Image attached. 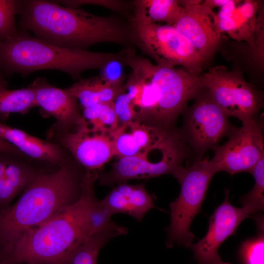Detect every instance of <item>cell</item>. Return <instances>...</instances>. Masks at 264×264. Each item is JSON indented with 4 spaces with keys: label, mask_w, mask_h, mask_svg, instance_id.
Masks as SVG:
<instances>
[{
    "label": "cell",
    "mask_w": 264,
    "mask_h": 264,
    "mask_svg": "<svg viewBox=\"0 0 264 264\" xmlns=\"http://www.w3.org/2000/svg\"><path fill=\"white\" fill-rule=\"evenodd\" d=\"M20 31L66 48L86 49L101 43L131 48L129 22L116 16H99L78 8L63 6L53 1L16 0Z\"/></svg>",
    "instance_id": "1"
},
{
    "label": "cell",
    "mask_w": 264,
    "mask_h": 264,
    "mask_svg": "<svg viewBox=\"0 0 264 264\" xmlns=\"http://www.w3.org/2000/svg\"><path fill=\"white\" fill-rule=\"evenodd\" d=\"M132 49L126 50L122 62L132 69L136 85L132 98L134 121L176 129L178 117L203 88L201 75L153 64Z\"/></svg>",
    "instance_id": "2"
},
{
    "label": "cell",
    "mask_w": 264,
    "mask_h": 264,
    "mask_svg": "<svg viewBox=\"0 0 264 264\" xmlns=\"http://www.w3.org/2000/svg\"><path fill=\"white\" fill-rule=\"evenodd\" d=\"M96 172H86L78 199L42 225L23 235L1 255L4 264H66L78 247L89 237L87 220L96 198Z\"/></svg>",
    "instance_id": "3"
},
{
    "label": "cell",
    "mask_w": 264,
    "mask_h": 264,
    "mask_svg": "<svg viewBox=\"0 0 264 264\" xmlns=\"http://www.w3.org/2000/svg\"><path fill=\"white\" fill-rule=\"evenodd\" d=\"M77 165L72 158L55 172H38L19 199L0 210V255L78 199L86 173L80 175Z\"/></svg>",
    "instance_id": "4"
},
{
    "label": "cell",
    "mask_w": 264,
    "mask_h": 264,
    "mask_svg": "<svg viewBox=\"0 0 264 264\" xmlns=\"http://www.w3.org/2000/svg\"><path fill=\"white\" fill-rule=\"evenodd\" d=\"M19 36L0 41V69L26 77L36 71L53 69L75 80L88 69H101L111 60L122 59L123 52H92L56 46L20 31Z\"/></svg>",
    "instance_id": "5"
},
{
    "label": "cell",
    "mask_w": 264,
    "mask_h": 264,
    "mask_svg": "<svg viewBox=\"0 0 264 264\" xmlns=\"http://www.w3.org/2000/svg\"><path fill=\"white\" fill-rule=\"evenodd\" d=\"M217 173L208 159L194 161L191 165L177 168L172 175L179 182V196L170 204L171 223L167 228V247L176 243L188 247L195 236L190 231L191 223L200 210L208 188Z\"/></svg>",
    "instance_id": "6"
},
{
    "label": "cell",
    "mask_w": 264,
    "mask_h": 264,
    "mask_svg": "<svg viewBox=\"0 0 264 264\" xmlns=\"http://www.w3.org/2000/svg\"><path fill=\"white\" fill-rule=\"evenodd\" d=\"M133 44L151 57L155 64L180 66L198 75L206 63L188 40L174 26L147 23L130 19Z\"/></svg>",
    "instance_id": "7"
},
{
    "label": "cell",
    "mask_w": 264,
    "mask_h": 264,
    "mask_svg": "<svg viewBox=\"0 0 264 264\" xmlns=\"http://www.w3.org/2000/svg\"><path fill=\"white\" fill-rule=\"evenodd\" d=\"M194 99L193 104L182 112L183 123L178 130L194 155V161H197L202 159L208 151L218 146L235 127L207 89L203 87Z\"/></svg>",
    "instance_id": "8"
},
{
    "label": "cell",
    "mask_w": 264,
    "mask_h": 264,
    "mask_svg": "<svg viewBox=\"0 0 264 264\" xmlns=\"http://www.w3.org/2000/svg\"><path fill=\"white\" fill-rule=\"evenodd\" d=\"M201 78L203 87L228 117L243 122L258 116L263 109L262 92L239 70L216 66L201 74Z\"/></svg>",
    "instance_id": "9"
},
{
    "label": "cell",
    "mask_w": 264,
    "mask_h": 264,
    "mask_svg": "<svg viewBox=\"0 0 264 264\" xmlns=\"http://www.w3.org/2000/svg\"><path fill=\"white\" fill-rule=\"evenodd\" d=\"M242 123L241 127H235L226 142L213 149L214 155L208 162L216 173H251L264 156L263 116L258 115Z\"/></svg>",
    "instance_id": "10"
},
{
    "label": "cell",
    "mask_w": 264,
    "mask_h": 264,
    "mask_svg": "<svg viewBox=\"0 0 264 264\" xmlns=\"http://www.w3.org/2000/svg\"><path fill=\"white\" fill-rule=\"evenodd\" d=\"M49 140L65 149L86 172H97L115 156L110 134L92 130L86 123L70 132L49 130Z\"/></svg>",
    "instance_id": "11"
},
{
    "label": "cell",
    "mask_w": 264,
    "mask_h": 264,
    "mask_svg": "<svg viewBox=\"0 0 264 264\" xmlns=\"http://www.w3.org/2000/svg\"><path fill=\"white\" fill-rule=\"evenodd\" d=\"M222 203L210 218L206 235L196 243L189 246L198 264H231L222 261L218 250L230 236L236 234L242 222L250 217L243 207L233 206L229 201V190L225 192Z\"/></svg>",
    "instance_id": "12"
},
{
    "label": "cell",
    "mask_w": 264,
    "mask_h": 264,
    "mask_svg": "<svg viewBox=\"0 0 264 264\" xmlns=\"http://www.w3.org/2000/svg\"><path fill=\"white\" fill-rule=\"evenodd\" d=\"M182 10L173 25L191 43L207 63L213 56L222 41L212 20L213 10L201 0H182Z\"/></svg>",
    "instance_id": "13"
},
{
    "label": "cell",
    "mask_w": 264,
    "mask_h": 264,
    "mask_svg": "<svg viewBox=\"0 0 264 264\" xmlns=\"http://www.w3.org/2000/svg\"><path fill=\"white\" fill-rule=\"evenodd\" d=\"M28 87L34 92L37 106L55 119L50 130L70 132L86 124L77 99L66 88L52 86L44 77L36 78Z\"/></svg>",
    "instance_id": "14"
},
{
    "label": "cell",
    "mask_w": 264,
    "mask_h": 264,
    "mask_svg": "<svg viewBox=\"0 0 264 264\" xmlns=\"http://www.w3.org/2000/svg\"><path fill=\"white\" fill-rule=\"evenodd\" d=\"M110 135L115 156L118 158L137 155L181 137L177 128L167 130L136 121L119 126Z\"/></svg>",
    "instance_id": "15"
},
{
    "label": "cell",
    "mask_w": 264,
    "mask_h": 264,
    "mask_svg": "<svg viewBox=\"0 0 264 264\" xmlns=\"http://www.w3.org/2000/svg\"><path fill=\"white\" fill-rule=\"evenodd\" d=\"M0 137L30 160L62 166L72 158L60 145L30 135L0 122Z\"/></svg>",
    "instance_id": "16"
},
{
    "label": "cell",
    "mask_w": 264,
    "mask_h": 264,
    "mask_svg": "<svg viewBox=\"0 0 264 264\" xmlns=\"http://www.w3.org/2000/svg\"><path fill=\"white\" fill-rule=\"evenodd\" d=\"M101 200L112 216L124 213L140 222L146 213L155 207L143 184H119Z\"/></svg>",
    "instance_id": "17"
},
{
    "label": "cell",
    "mask_w": 264,
    "mask_h": 264,
    "mask_svg": "<svg viewBox=\"0 0 264 264\" xmlns=\"http://www.w3.org/2000/svg\"><path fill=\"white\" fill-rule=\"evenodd\" d=\"M260 9L258 1L252 0L241 1L231 14L225 19L212 17L214 25L217 31L222 35L226 33L237 41H245L256 48V34L261 26L259 21Z\"/></svg>",
    "instance_id": "18"
},
{
    "label": "cell",
    "mask_w": 264,
    "mask_h": 264,
    "mask_svg": "<svg viewBox=\"0 0 264 264\" xmlns=\"http://www.w3.org/2000/svg\"><path fill=\"white\" fill-rule=\"evenodd\" d=\"M27 159H29L0 153V207L24 190L38 173Z\"/></svg>",
    "instance_id": "19"
},
{
    "label": "cell",
    "mask_w": 264,
    "mask_h": 264,
    "mask_svg": "<svg viewBox=\"0 0 264 264\" xmlns=\"http://www.w3.org/2000/svg\"><path fill=\"white\" fill-rule=\"evenodd\" d=\"M133 14L131 19L147 23L164 22L173 25L182 10L179 0H137L132 3Z\"/></svg>",
    "instance_id": "20"
},
{
    "label": "cell",
    "mask_w": 264,
    "mask_h": 264,
    "mask_svg": "<svg viewBox=\"0 0 264 264\" xmlns=\"http://www.w3.org/2000/svg\"><path fill=\"white\" fill-rule=\"evenodd\" d=\"M128 230L112 222L81 244L67 260L66 264H97L99 253L111 239L128 233Z\"/></svg>",
    "instance_id": "21"
},
{
    "label": "cell",
    "mask_w": 264,
    "mask_h": 264,
    "mask_svg": "<svg viewBox=\"0 0 264 264\" xmlns=\"http://www.w3.org/2000/svg\"><path fill=\"white\" fill-rule=\"evenodd\" d=\"M37 107L34 92L29 88L9 89L6 82L0 79V122L5 121L11 113L24 114Z\"/></svg>",
    "instance_id": "22"
},
{
    "label": "cell",
    "mask_w": 264,
    "mask_h": 264,
    "mask_svg": "<svg viewBox=\"0 0 264 264\" xmlns=\"http://www.w3.org/2000/svg\"><path fill=\"white\" fill-rule=\"evenodd\" d=\"M89 128L110 134L118 127L113 102L98 103L83 109L82 114Z\"/></svg>",
    "instance_id": "23"
},
{
    "label": "cell",
    "mask_w": 264,
    "mask_h": 264,
    "mask_svg": "<svg viewBox=\"0 0 264 264\" xmlns=\"http://www.w3.org/2000/svg\"><path fill=\"white\" fill-rule=\"evenodd\" d=\"M251 174L255 183L252 189L240 199L242 207L251 215L264 209V156L255 165Z\"/></svg>",
    "instance_id": "24"
},
{
    "label": "cell",
    "mask_w": 264,
    "mask_h": 264,
    "mask_svg": "<svg viewBox=\"0 0 264 264\" xmlns=\"http://www.w3.org/2000/svg\"><path fill=\"white\" fill-rule=\"evenodd\" d=\"M102 82L100 77L82 79L66 89L77 99L83 109H85L101 103Z\"/></svg>",
    "instance_id": "25"
},
{
    "label": "cell",
    "mask_w": 264,
    "mask_h": 264,
    "mask_svg": "<svg viewBox=\"0 0 264 264\" xmlns=\"http://www.w3.org/2000/svg\"><path fill=\"white\" fill-rule=\"evenodd\" d=\"M16 15V0H0V41L19 35Z\"/></svg>",
    "instance_id": "26"
},
{
    "label": "cell",
    "mask_w": 264,
    "mask_h": 264,
    "mask_svg": "<svg viewBox=\"0 0 264 264\" xmlns=\"http://www.w3.org/2000/svg\"><path fill=\"white\" fill-rule=\"evenodd\" d=\"M264 231L242 243L239 250L241 264H264Z\"/></svg>",
    "instance_id": "27"
},
{
    "label": "cell",
    "mask_w": 264,
    "mask_h": 264,
    "mask_svg": "<svg viewBox=\"0 0 264 264\" xmlns=\"http://www.w3.org/2000/svg\"><path fill=\"white\" fill-rule=\"evenodd\" d=\"M112 215L102 200L96 198L93 201L89 210L87 220V232L88 237L105 229L113 221Z\"/></svg>",
    "instance_id": "28"
},
{
    "label": "cell",
    "mask_w": 264,
    "mask_h": 264,
    "mask_svg": "<svg viewBox=\"0 0 264 264\" xmlns=\"http://www.w3.org/2000/svg\"><path fill=\"white\" fill-rule=\"evenodd\" d=\"M122 59H115L108 62L100 69V78L113 87L122 88L124 85Z\"/></svg>",
    "instance_id": "29"
},
{
    "label": "cell",
    "mask_w": 264,
    "mask_h": 264,
    "mask_svg": "<svg viewBox=\"0 0 264 264\" xmlns=\"http://www.w3.org/2000/svg\"><path fill=\"white\" fill-rule=\"evenodd\" d=\"M113 106L119 126L134 121L135 112L132 99L123 89L114 100Z\"/></svg>",
    "instance_id": "30"
},
{
    "label": "cell",
    "mask_w": 264,
    "mask_h": 264,
    "mask_svg": "<svg viewBox=\"0 0 264 264\" xmlns=\"http://www.w3.org/2000/svg\"><path fill=\"white\" fill-rule=\"evenodd\" d=\"M56 3L64 6L76 8L84 4H91L103 6L114 11L122 13L127 10L130 6L128 2L113 0H54Z\"/></svg>",
    "instance_id": "31"
},
{
    "label": "cell",
    "mask_w": 264,
    "mask_h": 264,
    "mask_svg": "<svg viewBox=\"0 0 264 264\" xmlns=\"http://www.w3.org/2000/svg\"><path fill=\"white\" fill-rule=\"evenodd\" d=\"M0 153L13 154H16L19 156L26 157L13 145L8 143L7 141H6V140H5L4 139H3L0 137Z\"/></svg>",
    "instance_id": "32"
},
{
    "label": "cell",
    "mask_w": 264,
    "mask_h": 264,
    "mask_svg": "<svg viewBox=\"0 0 264 264\" xmlns=\"http://www.w3.org/2000/svg\"><path fill=\"white\" fill-rule=\"evenodd\" d=\"M0 264H4L0 256Z\"/></svg>",
    "instance_id": "33"
},
{
    "label": "cell",
    "mask_w": 264,
    "mask_h": 264,
    "mask_svg": "<svg viewBox=\"0 0 264 264\" xmlns=\"http://www.w3.org/2000/svg\"><path fill=\"white\" fill-rule=\"evenodd\" d=\"M39 264L27 263H23V264Z\"/></svg>",
    "instance_id": "34"
},
{
    "label": "cell",
    "mask_w": 264,
    "mask_h": 264,
    "mask_svg": "<svg viewBox=\"0 0 264 264\" xmlns=\"http://www.w3.org/2000/svg\"><path fill=\"white\" fill-rule=\"evenodd\" d=\"M0 79H2V77H1V75H0Z\"/></svg>",
    "instance_id": "35"
}]
</instances>
